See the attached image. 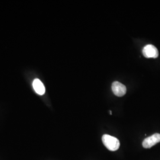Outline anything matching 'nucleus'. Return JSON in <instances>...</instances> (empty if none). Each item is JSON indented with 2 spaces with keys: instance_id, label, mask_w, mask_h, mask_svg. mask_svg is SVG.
I'll use <instances>...</instances> for the list:
<instances>
[{
  "instance_id": "6",
  "label": "nucleus",
  "mask_w": 160,
  "mask_h": 160,
  "mask_svg": "<svg viewBox=\"0 0 160 160\" xmlns=\"http://www.w3.org/2000/svg\"><path fill=\"white\" fill-rule=\"evenodd\" d=\"M109 113H110V114H112V112H111V111H110V112H109Z\"/></svg>"
},
{
  "instance_id": "1",
  "label": "nucleus",
  "mask_w": 160,
  "mask_h": 160,
  "mask_svg": "<svg viewBox=\"0 0 160 160\" xmlns=\"http://www.w3.org/2000/svg\"><path fill=\"white\" fill-rule=\"evenodd\" d=\"M104 145L111 151H117L120 147L119 140L116 138L105 134L102 137Z\"/></svg>"
},
{
  "instance_id": "3",
  "label": "nucleus",
  "mask_w": 160,
  "mask_h": 160,
  "mask_svg": "<svg viewBox=\"0 0 160 160\" xmlns=\"http://www.w3.org/2000/svg\"><path fill=\"white\" fill-rule=\"evenodd\" d=\"M143 56L147 58H157L158 57V51L152 45H147L142 49Z\"/></svg>"
},
{
  "instance_id": "4",
  "label": "nucleus",
  "mask_w": 160,
  "mask_h": 160,
  "mask_svg": "<svg viewBox=\"0 0 160 160\" xmlns=\"http://www.w3.org/2000/svg\"><path fill=\"white\" fill-rule=\"evenodd\" d=\"M112 89L114 94L118 97H122L126 94V86L118 81H114L113 82Z\"/></svg>"
},
{
  "instance_id": "5",
  "label": "nucleus",
  "mask_w": 160,
  "mask_h": 160,
  "mask_svg": "<svg viewBox=\"0 0 160 160\" xmlns=\"http://www.w3.org/2000/svg\"><path fill=\"white\" fill-rule=\"evenodd\" d=\"M33 87L35 92L39 95H43L45 92V87L42 82L38 78H36L33 81Z\"/></svg>"
},
{
  "instance_id": "2",
  "label": "nucleus",
  "mask_w": 160,
  "mask_h": 160,
  "mask_svg": "<svg viewBox=\"0 0 160 160\" xmlns=\"http://www.w3.org/2000/svg\"><path fill=\"white\" fill-rule=\"evenodd\" d=\"M158 142H160V134L155 133L143 140L142 146L145 148H150Z\"/></svg>"
}]
</instances>
